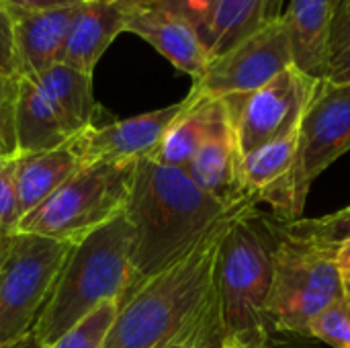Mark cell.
I'll list each match as a JSON object with an SVG mask.
<instances>
[{
	"instance_id": "6da1fadb",
	"label": "cell",
	"mask_w": 350,
	"mask_h": 348,
	"mask_svg": "<svg viewBox=\"0 0 350 348\" xmlns=\"http://www.w3.org/2000/svg\"><path fill=\"white\" fill-rule=\"evenodd\" d=\"M236 207L203 193L183 168L152 158L137 160L123 211L133 230L131 279L119 306L187 256Z\"/></svg>"
},
{
	"instance_id": "7a4b0ae2",
	"label": "cell",
	"mask_w": 350,
	"mask_h": 348,
	"mask_svg": "<svg viewBox=\"0 0 350 348\" xmlns=\"http://www.w3.org/2000/svg\"><path fill=\"white\" fill-rule=\"evenodd\" d=\"M244 207L230 211L187 256L127 297L103 348H156L199 316L215 297V263L224 234Z\"/></svg>"
},
{
	"instance_id": "3957f363",
	"label": "cell",
	"mask_w": 350,
	"mask_h": 348,
	"mask_svg": "<svg viewBox=\"0 0 350 348\" xmlns=\"http://www.w3.org/2000/svg\"><path fill=\"white\" fill-rule=\"evenodd\" d=\"M133 230L125 213L76 242L53 291L33 326L43 347H51L109 302L123 299L131 279Z\"/></svg>"
},
{
	"instance_id": "277c9868",
	"label": "cell",
	"mask_w": 350,
	"mask_h": 348,
	"mask_svg": "<svg viewBox=\"0 0 350 348\" xmlns=\"http://www.w3.org/2000/svg\"><path fill=\"white\" fill-rule=\"evenodd\" d=\"M275 244L277 217L254 205H246L228 226L215 263L221 340L277 336L267 318Z\"/></svg>"
},
{
	"instance_id": "5b68a950",
	"label": "cell",
	"mask_w": 350,
	"mask_h": 348,
	"mask_svg": "<svg viewBox=\"0 0 350 348\" xmlns=\"http://www.w3.org/2000/svg\"><path fill=\"white\" fill-rule=\"evenodd\" d=\"M338 244L310 232L299 219H277L273 283L267 318L275 334L310 338L312 320L345 299L336 265Z\"/></svg>"
},
{
	"instance_id": "8992f818",
	"label": "cell",
	"mask_w": 350,
	"mask_h": 348,
	"mask_svg": "<svg viewBox=\"0 0 350 348\" xmlns=\"http://www.w3.org/2000/svg\"><path fill=\"white\" fill-rule=\"evenodd\" d=\"M137 162L84 164L49 199L27 213L18 232L76 244L125 211Z\"/></svg>"
},
{
	"instance_id": "52a82bcc",
	"label": "cell",
	"mask_w": 350,
	"mask_h": 348,
	"mask_svg": "<svg viewBox=\"0 0 350 348\" xmlns=\"http://www.w3.org/2000/svg\"><path fill=\"white\" fill-rule=\"evenodd\" d=\"M72 246L25 232L0 242V348L33 332Z\"/></svg>"
},
{
	"instance_id": "ba28073f",
	"label": "cell",
	"mask_w": 350,
	"mask_h": 348,
	"mask_svg": "<svg viewBox=\"0 0 350 348\" xmlns=\"http://www.w3.org/2000/svg\"><path fill=\"white\" fill-rule=\"evenodd\" d=\"M318 86L320 80L291 66L246 96L224 98L234 121L240 154L246 156L297 129Z\"/></svg>"
},
{
	"instance_id": "9c48e42d",
	"label": "cell",
	"mask_w": 350,
	"mask_h": 348,
	"mask_svg": "<svg viewBox=\"0 0 350 348\" xmlns=\"http://www.w3.org/2000/svg\"><path fill=\"white\" fill-rule=\"evenodd\" d=\"M291 66V35L283 14L279 21L213 57L191 90L211 98L246 96Z\"/></svg>"
},
{
	"instance_id": "30bf717a",
	"label": "cell",
	"mask_w": 350,
	"mask_h": 348,
	"mask_svg": "<svg viewBox=\"0 0 350 348\" xmlns=\"http://www.w3.org/2000/svg\"><path fill=\"white\" fill-rule=\"evenodd\" d=\"M350 152V84L320 80L297 127V180L308 199L314 180Z\"/></svg>"
},
{
	"instance_id": "8fae6325",
	"label": "cell",
	"mask_w": 350,
	"mask_h": 348,
	"mask_svg": "<svg viewBox=\"0 0 350 348\" xmlns=\"http://www.w3.org/2000/svg\"><path fill=\"white\" fill-rule=\"evenodd\" d=\"M242 191L250 205H269L279 222L304 217L308 199L297 180V129L242 156Z\"/></svg>"
},
{
	"instance_id": "7c38bea8",
	"label": "cell",
	"mask_w": 350,
	"mask_h": 348,
	"mask_svg": "<svg viewBox=\"0 0 350 348\" xmlns=\"http://www.w3.org/2000/svg\"><path fill=\"white\" fill-rule=\"evenodd\" d=\"M180 109L183 101L164 109L113 121L109 125H92L72 137L68 146L82 166L94 162H137L142 158H152Z\"/></svg>"
},
{
	"instance_id": "4fadbf2b",
	"label": "cell",
	"mask_w": 350,
	"mask_h": 348,
	"mask_svg": "<svg viewBox=\"0 0 350 348\" xmlns=\"http://www.w3.org/2000/svg\"><path fill=\"white\" fill-rule=\"evenodd\" d=\"M185 172L203 193L219 203L228 207L250 205L242 191V154L226 101L211 133L187 164Z\"/></svg>"
},
{
	"instance_id": "5bb4252c",
	"label": "cell",
	"mask_w": 350,
	"mask_h": 348,
	"mask_svg": "<svg viewBox=\"0 0 350 348\" xmlns=\"http://www.w3.org/2000/svg\"><path fill=\"white\" fill-rule=\"evenodd\" d=\"M123 33H133L148 41L176 70L189 74L193 82L199 80L209 66V53L199 31L183 16L160 6L127 10Z\"/></svg>"
},
{
	"instance_id": "9a60e30c",
	"label": "cell",
	"mask_w": 350,
	"mask_h": 348,
	"mask_svg": "<svg viewBox=\"0 0 350 348\" xmlns=\"http://www.w3.org/2000/svg\"><path fill=\"white\" fill-rule=\"evenodd\" d=\"M127 8L117 0L78 2L59 64L72 66L92 76L98 59L109 49L113 39L123 33Z\"/></svg>"
},
{
	"instance_id": "2e32d148",
	"label": "cell",
	"mask_w": 350,
	"mask_h": 348,
	"mask_svg": "<svg viewBox=\"0 0 350 348\" xmlns=\"http://www.w3.org/2000/svg\"><path fill=\"white\" fill-rule=\"evenodd\" d=\"M8 10L14 25L18 76H35L59 64L76 4L47 10Z\"/></svg>"
},
{
	"instance_id": "e0dca14e",
	"label": "cell",
	"mask_w": 350,
	"mask_h": 348,
	"mask_svg": "<svg viewBox=\"0 0 350 348\" xmlns=\"http://www.w3.org/2000/svg\"><path fill=\"white\" fill-rule=\"evenodd\" d=\"M340 0H289L285 21L291 35L293 66L322 80L330 27Z\"/></svg>"
},
{
	"instance_id": "ac0fdd59",
	"label": "cell",
	"mask_w": 350,
	"mask_h": 348,
	"mask_svg": "<svg viewBox=\"0 0 350 348\" xmlns=\"http://www.w3.org/2000/svg\"><path fill=\"white\" fill-rule=\"evenodd\" d=\"M285 14V0H219L201 35L209 62Z\"/></svg>"
},
{
	"instance_id": "d6986e66",
	"label": "cell",
	"mask_w": 350,
	"mask_h": 348,
	"mask_svg": "<svg viewBox=\"0 0 350 348\" xmlns=\"http://www.w3.org/2000/svg\"><path fill=\"white\" fill-rule=\"evenodd\" d=\"M221 111H224L221 98L203 96L191 90L187 98H183V109L166 129L152 160L185 170L187 164L197 154V150L201 148V144L211 133Z\"/></svg>"
},
{
	"instance_id": "ffe728a7",
	"label": "cell",
	"mask_w": 350,
	"mask_h": 348,
	"mask_svg": "<svg viewBox=\"0 0 350 348\" xmlns=\"http://www.w3.org/2000/svg\"><path fill=\"white\" fill-rule=\"evenodd\" d=\"M27 78H31L43 92L70 137H76L94 125L92 119L96 113V103L92 96V76L66 64H53L47 70Z\"/></svg>"
},
{
	"instance_id": "44dd1931",
	"label": "cell",
	"mask_w": 350,
	"mask_h": 348,
	"mask_svg": "<svg viewBox=\"0 0 350 348\" xmlns=\"http://www.w3.org/2000/svg\"><path fill=\"white\" fill-rule=\"evenodd\" d=\"M80 168L82 164L68 144L55 150L18 156L14 166V185L23 217L49 199Z\"/></svg>"
},
{
	"instance_id": "7402d4cb",
	"label": "cell",
	"mask_w": 350,
	"mask_h": 348,
	"mask_svg": "<svg viewBox=\"0 0 350 348\" xmlns=\"http://www.w3.org/2000/svg\"><path fill=\"white\" fill-rule=\"evenodd\" d=\"M62 119L51 109L43 92L27 76L18 80L16 101V152L18 156L62 148L70 142ZM16 156V158H18Z\"/></svg>"
},
{
	"instance_id": "603a6c76",
	"label": "cell",
	"mask_w": 350,
	"mask_h": 348,
	"mask_svg": "<svg viewBox=\"0 0 350 348\" xmlns=\"http://www.w3.org/2000/svg\"><path fill=\"white\" fill-rule=\"evenodd\" d=\"M322 80L336 86L350 84V0H340L326 47Z\"/></svg>"
},
{
	"instance_id": "cb8c5ba5",
	"label": "cell",
	"mask_w": 350,
	"mask_h": 348,
	"mask_svg": "<svg viewBox=\"0 0 350 348\" xmlns=\"http://www.w3.org/2000/svg\"><path fill=\"white\" fill-rule=\"evenodd\" d=\"M219 343H221V330H219L217 297H213V302L199 316H195L185 328H180L174 336H170L156 348H217Z\"/></svg>"
},
{
	"instance_id": "d4e9b609",
	"label": "cell",
	"mask_w": 350,
	"mask_h": 348,
	"mask_svg": "<svg viewBox=\"0 0 350 348\" xmlns=\"http://www.w3.org/2000/svg\"><path fill=\"white\" fill-rule=\"evenodd\" d=\"M117 302H109L92 312L86 320L74 326L68 334H64L57 343L45 348H103L107 332L117 316Z\"/></svg>"
},
{
	"instance_id": "484cf974",
	"label": "cell",
	"mask_w": 350,
	"mask_h": 348,
	"mask_svg": "<svg viewBox=\"0 0 350 348\" xmlns=\"http://www.w3.org/2000/svg\"><path fill=\"white\" fill-rule=\"evenodd\" d=\"M310 338L332 348H350V302L340 299L318 314L310 324Z\"/></svg>"
},
{
	"instance_id": "4316f807",
	"label": "cell",
	"mask_w": 350,
	"mask_h": 348,
	"mask_svg": "<svg viewBox=\"0 0 350 348\" xmlns=\"http://www.w3.org/2000/svg\"><path fill=\"white\" fill-rule=\"evenodd\" d=\"M21 76L0 72V158H16V101Z\"/></svg>"
},
{
	"instance_id": "83f0119b",
	"label": "cell",
	"mask_w": 350,
	"mask_h": 348,
	"mask_svg": "<svg viewBox=\"0 0 350 348\" xmlns=\"http://www.w3.org/2000/svg\"><path fill=\"white\" fill-rule=\"evenodd\" d=\"M16 158H0V242L18 232L23 219L16 185H14Z\"/></svg>"
},
{
	"instance_id": "f1b7e54d",
	"label": "cell",
	"mask_w": 350,
	"mask_h": 348,
	"mask_svg": "<svg viewBox=\"0 0 350 348\" xmlns=\"http://www.w3.org/2000/svg\"><path fill=\"white\" fill-rule=\"evenodd\" d=\"M217 2L219 0H158L152 6H160L164 10H170V12L183 16L199 31V35H203L213 16Z\"/></svg>"
},
{
	"instance_id": "f546056e",
	"label": "cell",
	"mask_w": 350,
	"mask_h": 348,
	"mask_svg": "<svg viewBox=\"0 0 350 348\" xmlns=\"http://www.w3.org/2000/svg\"><path fill=\"white\" fill-rule=\"evenodd\" d=\"M299 222L310 232L322 236L328 242L338 244L350 236V205L334 211V213L322 215V217H301Z\"/></svg>"
},
{
	"instance_id": "4dcf8cb0",
	"label": "cell",
	"mask_w": 350,
	"mask_h": 348,
	"mask_svg": "<svg viewBox=\"0 0 350 348\" xmlns=\"http://www.w3.org/2000/svg\"><path fill=\"white\" fill-rule=\"evenodd\" d=\"M0 72L8 76H18L12 14L2 2H0Z\"/></svg>"
},
{
	"instance_id": "1f68e13d",
	"label": "cell",
	"mask_w": 350,
	"mask_h": 348,
	"mask_svg": "<svg viewBox=\"0 0 350 348\" xmlns=\"http://www.w3.org/2000/svg\"><path fill=\"white\" fill-rule=\"evenodd\" d=\"M287 336L277 334L269 338H224L217 348H281Z\"/></svg>"
},
{
	"instance_id": "d6a6232c",
	"label": "cell",
	"mask_w": 350,
	"mask_h": 348,
	"mask_svg": "<svg viewBox=\"0 0 350 348\" xmlns=\"http://www.w3.org/2000/svg\"><path fill=\"white\" fill-rule=\"evenodd\" d=\"M0 2L6 8H14V10H47V8L78 4V0H0Z\"/></svg>"
},
{
	"instance_id": "836d02e7",
	"label": "cell",
	"mask_w": 350,
	"mask_h": 348,
	"mask_svg": "<svg viewBox=\"0 0 350 348\" xmlns=\"http://www.w3.org/2000/svg\"><path fill=\"white\" fill-rule=\"evenodd\" d=\"M336 265H338V273H340V281L345 289V299L350 302V236L342 242H338Z\"/></svg>"
},
{
	"instance_id": "e575fe53",
	"label": "cell",
	"mask_w": 350,
	"mask_h": 348,
	"mask_svg": "<svg viewBox=\"0 0 350 348\" xmlns=\"http://www.w3.org/2000/svg\"><path fill=\"white\" fill-rule=\"evenodd\" d=\"M4 348H45L41 345V340L31 332V334H27L25 338H21V340H16L14 345H8V347Z\"/></svg>"
},
{
	"instance_id": "d590c367",
	"label": "cell",
	"mask_w": 350,
	"mask_h": 348,
	"mask_svg": "<svg viewBox=\"0 0 350 348\" xmlns=\"http://www.w3.org/2000/svg\"><path fill=\"white\" fill-rule=\"evenodd\" d=\"M117 2H121L127 10H131V8H142V6H152V4H156L158 0H117Z\"/></svg>"
},
{
	"instance_id": "8d00e7d4",
	"label": "cell",
	"mask_w": 350,
	"mask_h": 348,
	"mask_svg": "<svg viewBox=\"0 0 350 348\" xmlns=\"http://www.w3.org/2000/svg\"><path fill=\"white\" fill-rule=\"evenodd\" d=\"M78 2H90V0H78Z\"/></svg>"
},
{
	"instance_id": "74e56055",
	"label": "cell",
	"mask_w": 350,
	"mask_h": 348,
	"mask_svg": "<svg viewBox=\"0 0 350 348\" xmlns=\"http://www.w3.org/2000/svg\"><path fill=\"white\" fill-rule=\"evenodd\" d=\"M199 348H211V347H199Z\"/></svg>"
}]
</instances>
